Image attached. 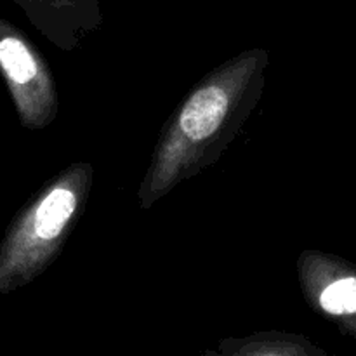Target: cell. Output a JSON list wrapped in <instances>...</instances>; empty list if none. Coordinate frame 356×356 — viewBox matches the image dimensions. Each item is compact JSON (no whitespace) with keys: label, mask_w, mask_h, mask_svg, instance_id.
Here are the masks:
<instances>
[{"label":"cell","mask_w":356,"mask_h":356,"mask_svg":"<svg viewBox=\"0 0 356 356\" xmlns=\"http://www.w3.org/2000/svg\"><path fill=\"white\" fill-rule=\"evenodd\" d=\"M216 353L226 356H312L322 351L299 334L266 330L240 339L219 341Z\"/></svg>","instance_id":"5b68a950"},{"label":"cell","mask_w":356,"mask_h":356,"mask_svg":"<svg viewBox=\"0 0 356 356\" xmlns=\"http://www.w3.org/2000/svg\"><path fill=\"white\" fill-rule=\"evenodd\" d=\"M92 184V163L73 162L17 211L0 242V296L26 287L56 263L86 212Z\"/></svg>","instance_id":"7a4b0ae2"},{"label":"cell","mask_w":356,"mask_h":356,"mask_svg":"<svg viewBox=\"0 0 356 356\" xmlns=\"http://www.w3.org/2000/svg\"><path fill=\"white\" fill-rule=\"evenodd\" d=\"M270 56L254 47L209 72L163 125L138 188L141 211L214 165L263 99Z\"/></svg>","instance_id":"6da1fadb"},{"label":"cell","mask_w":356,"mask_h":356,"mask_svg":"<svg viewBox=\"0 0 356 356\" xmlns=\"http://www.w3.org/2000/svg\"><path fill=\"white\" fill-rule=\"evenodd\" d=\"M52 45L73 52L103 26L99 0H13Z\"/></svg>","instance_id":"277c9868"},{"label":"cell","mask_w":356,"mask_h":356,"mask_svg":"<svg viewBox=\"0 0 356 356\" xmlns=\"http://www.w3.org/2000/svg\"><path fill=\"white\" fill-rule=\"evenodd\" d=\"M0 75L9 90L21 127L42 131L58 118V86L47 59L21 28L2 16Z\"/></svg>","instance_id":"3957f363"}]
</instances>
